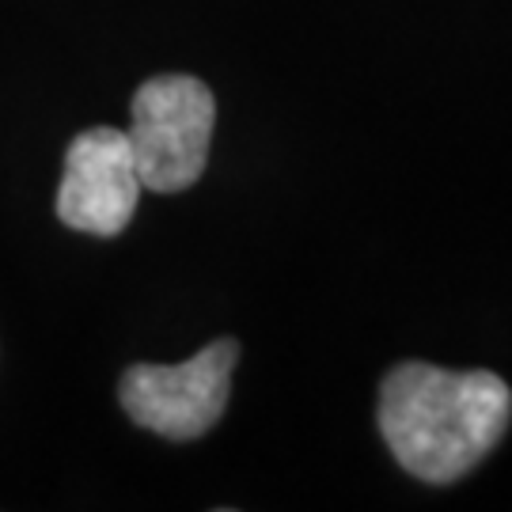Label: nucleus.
<instances>
[{"label":"nucleus","mask_w":512,"mask_h":512,"mask_svg":"<svg viewBox=\"0 0 512 512\" xmlns=\"http://www.w3.org/2000/svg\"><path fill=\"white\" fill-rule=\"evenodd\" d=\"M380 433L399 467L421 482L448 486L494 452L512 421L509 384L486 372L403 361L380 384Z\"/></svg>","instance_id":"nucleus-1"},{"label":"nucleus","mask_w":512,"mask_h":512,"mask_svg":"<svg viewBox=\"0 0 512 512\" xmlns=\"http://www.w3.org/2000/svg\"><path fill=\"white\" fill-rule=\"evenodd\" d=\"M141 175L122 129L95 126L76 133L57 186V217L88 236H118L137 213Z\"/></svg>","instance_id":"nucleus-4"},{"label":"nucleus","mask_w":512,"mask_h":512,"mask_svg":"<svg viewBox=\"0 0 512 512\" xmlns=\"http://www.w3.org/2000/svg\"><path fill=\"white\" fill-rule=\"evenodd\" d=\"M239 342L220 338L183 365H133L122 372L118 399L129 421L167 440L205 437L220 421L232 391Z\"/></svg>","instance_id":"nucleus-3"},{"label":"nucleus","mask_w":512,"mask_h":512,"mask_svg":"<svg viewBox=\"0 0 512 512\" xmlns=\"http://www.w3.org/2000/svg\"><path fill=\"white\" fill-rule=\"evenodd\" d=\"M217 126L213 92L198 76H152L133 95L126 137L141 186L152 194H179L202 179Z\"/></svg>","instance_id":"nucleus-2"}]
</instances>
